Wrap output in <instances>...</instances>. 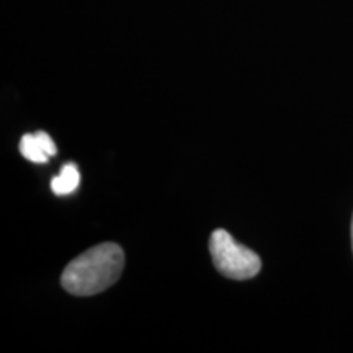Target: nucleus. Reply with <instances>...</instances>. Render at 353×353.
<instances>
[{"label":"nucleus","instance_id":"obj_1","mask_svg":"<svg viewBox=\"0 0 353 353\" xmlns=\"http://www.w3.org/2000/svg\"><path fill=\"white\" fill-rule=\"evenodd\" d=\"M125 267V252L114 242L95 245L74 259L64 268L61 283L74 296H94L120 278Z\"/></svg>","mask_w":353,"mask_h":353},{"label":"nucleus","instance_id":"obj_2","mask_svg":"<svg viewBox=\"0 0 353 353\" xmlns=\"http://www.w3.org/2000/svg\"><path fill=\"white\" fill-rule=\"evenodd\" d=\"M210 252L218 272L232 280H249L259 275L262 268L259 255L234 241L231 234L224 229H216L211 234Z\"/></svg>","mask_w":353,"mask_h":353},{"label":"nucleus","instance_id":"obj_3","mask_svg":"<svg viewBox=\"0 0 353 353\" xmlns=\"http://www.w3.org/2000/svg\"><path fill=\"white\" fill-rule=\"evenodd\" d=\"M20 152L26 161L34 162V164H46L50 157L56 156L57 149L48 132L38 131L33 134H25L21 138Z\"/></svg>","mask_w":353,"mask_h":353},{"label":"nucleus","instance_id":"obj_4","mask_svg":"<svg viewBox=\"0 0 353 353\" xmlns=\"http://www.w3.org/2000/svg\"><path fill=\"white\" fill-rule=\"evenodd\" d=\"M81 183V174H79V169L76 164L69 162L63 167L61 174L54 176L51 182V190L56 193V195L64 196L72 193L74 190L79 187Z\"/></svg>","mask_w":353,"mask_h":353},{"label":"nucleus","instance_id":"obj_5","mask_svg":"<svg viewBox=\"0 0 353 353\" xmlns=\"http://www.w3.org/2000/svg\"><path fill=\"white\" fill-rule=\"evenodd\" d=\"M352 247H353V219H352Z\"/></svg>","mask_w":353,"mask_h":353}]
</instances>
